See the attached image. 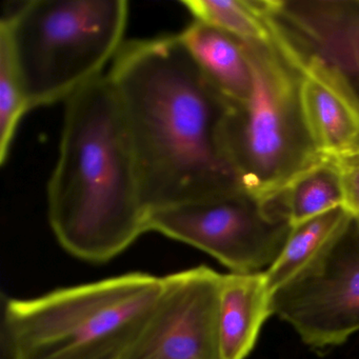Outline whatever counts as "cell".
<instances>
[{
    "mask_svg": "<svg viewBox=\"0 0 359 359\" xmlns=\"http://www.w3.org/2000/svg\"><path fill=\"white\" fill-rule=\"evenodd\" d=\"M108 76L149 212L243 188L224 126L232 108L178 34L125 43Z\"/></svg>",
    "mask_w": 359,
    "mask_h": 359,
    "instance_id": "cell-1",
    "label": "cell"
},
{
    "mask_svg": "<svg viewBox=\"0 0 359 359\" xmlns=\"http://www.w3.org/2000/svg\"><path fill=\"white\" fill-rule=\"evenodd\" d=\"M47 197L54 235L79 259L108 262L148 232L135 154L108 76L66 100Z\"/></svg>",
    "mask_w": 359,
    "mask_h": 359,
    "instance_id": "cell-2",
    "label": "cell"
},
{
    "mask_svg": "<svg viewBox=\"0 0 359 359\" xmlns=\"http://www.w3.org/2000/svg\"><path fill=\"white\" fill-rule=\"evenodd\" d=\"M163 277L129 273L9 299L4 327L11 359H119L148 323Z\"/></svg>",
    "mask_w": 359,
    "mask_h": 359,
    "instance_id": "cell-3",
    "label": "cell"
},
{
    "mask_svg": "<svg viewBox=\"0 0 359 359\" xmlns=\"http://www.w3.org/2000/svg\"><path fill=\"white\" fill-rule=\"evenodd\" d=\"M125 0H32L0 24L29 108L48 106L94 79L123 47Z\"/></svg>",
    "mask_w": 359,
    "mask_h": 359,
    "instance_id": "cell-4",
    "label": "cell"
},
{
    "mask_svg": "<svg viewBox=\"0 0 359 359\" xmlns=\"http://www.w3.org/2000/svg\"><path fill=\"white\" fill-rule=\"evenodd\" d=\"M245 43L253 86L245 102L232 104L224 140L241 187L270 197L325 157L306 125L300 65L272 32L266 41Z\"/></svg>",
    "mask_w": 359,
    "mask_h": 359,
    "instance_id": "cell-5",
    "label": "cell"
},
{
    "mask_svg": "<svg viewBox=\"0 0 359 359\" xmlns=\"http://www.w3.org/2000/svg\"><path fill=\"white\" fill-rule=\"evenodd\" d=\"M147 226L205 252L232 273L268 270L293 228L271 197L243 188L152 210Z\"/></svg>",
    "mask_w": 359,
    "mask_h": 359,
    "instance_id": "cell-6",
    "label": "cell"
},
{
    "mask_svg": "<svg viewBox=\"0 0 359 359\" xmlns=\"http://www.w3.org/2000/svg\"><path fill=\"white\" fill-rule=\"evenodd\" d=\"M271 311L304 344L327 348L359 331V222L350 217L287 283Z\"/></svg>",
    "mask_w": 359,
    "mask_h": 359,
    "instance_id": "cell-7",
    "label": "cell"
},
{
    "mask_svg": "<svg viewBox=\"0 0 359 359\" xmlns=\"http://www.w3.org/2000/svg\"><path fill=\"white\" fill-rule=\"evenodd\" d=\"M276 41L359 110V0H259Z\"/></svg>",
    "mask_w": 359,
    "mask_h": 359,
    "instance_id": "cell-8",
    "label": "cell"
},
{
    "mask_svg": "<svg viewBox=\"0 0 359 359\" xmlns=\"http://www.w3.org/2000/svg\"><path fill=\"white\" fill-rule=\"evenodd\" d=\"M222 278L205 266L163 277L154 312L119 359H222Z\"/></svg>",
    "mask_w": 359,
    "mask_h": 359,
    "instance_id": "cell-9",
    "label": "cell"
},
{
    "mask_svg": "<svg viewBox=\"0 0 359 359\" xmlns=\"http://www.w3.org/2000/svg\"><path fill=\"white\" fill-rule=\"evenodd\" d=\"M304 72L302 107L319 154L333 159L359 154L358 109L327 77L316 71Z\"/></svg>",
    "mask_w": 359,
    "mask_h": 359,
    "instance_id": "cell-10",
    "label": "cell"
},
{
    "mask_svg": "<svg viewBox=\"0 0 359 359\" xmlns=\"http://www.w3.org/2000/svg\"><path fill=\"white\" fill-rule=\"evenodd\" d=\"M264 272L222 275L219 336L222 359H245L255 346L260 327L272 314Z\"/></svg>",
    "mask_w": 359,
    "mask_h": 359,
    "instance_id": "cell-11",
    "label": "cell"
},
{
    "mask_svg": "<svg viewBox=\"0 0 359 359\" xmlns=\"http://www.w3.org/2000/svg\"><path fill=\"white\" fill-rule=\"evenodd\" d=\"M203 74L233 104L249 98L253 71L245 41L198 20L178 34Z\"/></svg>",
    "mask_w": 359,
    "mask_h": 359,
    "instance_id": "cell-12",
    "label": "cell"
},
{
    "mask_svg": "<svg viewBox=\"0 0 359 359\" xmlns=\"http://www.w3.org/2000/svg\"><path fill=\"white\" fill-rule=\"evenodd\" d=\"M292 226L344 205L341 173L337 161L323 158L290 180L270 196Z\"/></svg>",
    "mask_w": 359,
    "mask_h": 359,
    "instance_id": "cell-13",
    "label": "cell"
},
{
    "mask_svg": "<svg viewBox=\"0 0 359 359\" xmlns=\"http://www.w3.org/2000/svg\"><path fill=\"white\" fill-rule=\"evenodd\" d=\"M348 217L341 205L294 226L280 255L264 271L271 294L293 277Z\"/></svg>",
    "mask_w": 359,
    "mask_h": 359,
    "instance_id": "cell-14",
    "label": "cell"
},
{
    "mask_svg": "<svg viewBox=\"0 0 359 359\" xmlns=\"http://www.w3.org/2000/svg\"><path fill=\"white\" fill-rule=\"evenodd\" d=\"M182 5L194 20L215 27L245 43L271 37L257 0H184Z\"/></svg>",
    "mask_w": 359,
    "mask_h": 359,
    "instance_id": "cell-15",
    "label": "cell"
},
{
    "mask_svg": "<svg viewBox=\"0 0 359 359\" xmlns=\"http://www.w3.org/2000/svg\"><path fill=\"white\" fill-rule=\"evenodd\" d=\"M29 108L9 49L0 43V163L7 161L18 126Z\"/></svg>",
    "mask_w": 359,
    "mask_h": 359,
    "instance_id": "cell-16",
    "label": "cell"
},
{
    "mask_svg": "<svg viewBox=\"0 0 359 359\" xmlns=\"http://www.w3.org/2000/svg\"><path fill=\"white\" fill-rule=\"evenodd\" d=\"M336 161L339 165L344 186L342 207L359 222V154Z\"/></svg>",
    "mask_w": 359,
    "mask_h": 359,
    "instance_id": "cell-17",
    "label": "cell"
}]
</instances>
